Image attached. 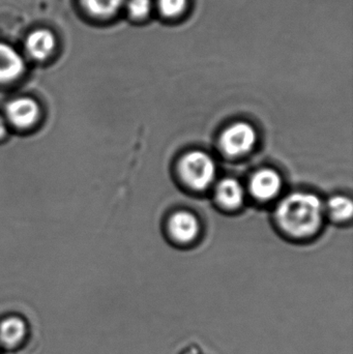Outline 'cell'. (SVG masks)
<instances>
[{
  "instance_id": "obj_1",
  "label": "cell",
  "mask_w": 353,
  "mask_h": 354,
  "mask_svg": "<svg viewBox=\"0 0 353 354\" xmlns=\"http://www.w3.org/2000/svg\"><path fill=\"white\" fill-rule=\"evenodd\" d=\"M323 214V202L317 196L296 193L281 202L277 209V220L288 234L306 237L318 230Z\"/></svg>"
},
{
  "instance_id": "obj_2",
  "label": "cell",
  "mask_w": 353,
  "mask_h": 354,
  "mask_svg": "<svg viewBox=\"0 0 353 354\" xmlns=\"http://www.w3.org/2000/svg\"><path fill=\"white\" fill-rule=\"evenodd\" d=\"M180 172L189 187L201 191L209 187L215 179V162L207 153L192 151L182 158Z\"/></svg>"
},
{
  "instance_id": "obj_14",
  "label": "cell",
  "mask_w": 353,
  "mask_h": 354,
  "mask_svg": "<svg viewBox=\"0 0 353 354\" xmlns=\"http://www.w3.org/2000/svg\"><path fill=\"white\" fill-rule=\"evenodd\" d=\"M151 6H153V0H128V14L132 18L141 20L149 16Z\"/></svg>"
},
{
  "instance_id": "obj_8",
  "label": "cell",
  "mask_w": 353,
  "mask_h": 354,
  "mask_svg": "<svg viewBox=\"0 0 353 354\" xmlns=\"http://www.w3.org/2000/svg\"><path fill=\"white\" fill-rule=\"evenodd\" d=\"M28 334L26 322L18 316H10L0 322V346L15 349L24 343Z\"/></svg>"
},
{
  "instance_id": "obj_13",
  "label": "cell",
  "mask_w": 353,
  "mask_h": 354,
  "mask_svg": "<svg viewBox=\"0 0 353 354\" xmlns=\"http://www.w3.org/2000/svg\"><path fill=\"white\" fill-rule=\"evenodd\" d=\"M188 6V0H158V8L162 15L173 18L184 12Z\"/></svg>"
},
{
  "instance_id": "obj_11",
  "label": "cell",
  "mask_w": 353,
  "mask_h": 354,
  "mask_svg": "<svg viewBox=\"0 0 353 354\" xmlns=\"http://www.w3.org/2000/svg\"><path fill=\"white\" fill-rule=\"evenodd\" d=\"M124 0H81L85 10L97 18H108L115 14Z\"/></svg>"
},
{
  "instance_id": "obj_6",
  "label": "cell",
  "mask_w": 353,
  "mask_h": 354,
  "mask_svg": "<svg viewBox=\"0 0 353 354\" xmlns=\"http://www.w3.org/2000/svg\"><path fill=\"white\" fill-rule=\"evenodd\" d=\"M55 47V35L49 29H35L25 39V49L35 60L47 59L53 53Z\"/></svg>"
},
{
  "instance_id": "obj_15",
  "label": "cell",
  "mask_w": 353,
  "mask_h": 354,
  "mask_svg": "<svg viewBox=\"0 0 353 354\" xmlns=\"http://www.w3.org/2000/svg\"><path fill=\"white\" fill-rule=\"evenodd\" d=\"M175 354H216L198 340H189L180 344Z\"/></svg>"
},
{
  "instance_id": "obj_3",
  "label": "cell",
  "mask_w": 353,
  "mask_h": 354,
  "mask_svg": "<svg viewBox=\"0 0 353 354\" xmlns=\"http://www.w3.org/2000/svg\"><path fill=\"white\" fill-rule=\"evenodd\" d=\"M256 142V132L246 122H238L226 129L220 139L224 153L231 157L250 153Z\"/></svg>"
},
{
  "instance_id": "obj_16",
  "label": "cell",
  "mask_w": 353,
  "mask_h": 354,
  "mask_svg": "<svg viewBox=\"0 0 353 354\" xmlns=\"http://www.w3.org/2000/svg\"><path fill=\"white\" fill-rule=\"evenodd\" d=\"M8 133V129H6V120L0 116V138H3Z\"/></svg>"
},
{
  "instance_id": "obj_7",
  "label": "cell",
  "mask_w": 353,
  "mask_h": 354,
  "mask_svg": "<svg viewBox=\"0 0 353 354\" xmlns=\"http://www.w3.org/2000/svg\"><path fill=\"white\" fill-rule=\"evenodd\" d=\"M281 185V177L277 172L269 169L260 170L251 179L250 191L257 199L267 201L277 196Z\"/></svg>"
},
{
  "instance_id": "obj_5",
  "label": "cell",
  "mask_w": 353,
  "mask_h": 354,
  "mask_svg": "<svg viewBox=\"0 0 353 354\" xmlns=\"http://www.w3.org/2000/svg\"><path fill=\"white\" fill-rule=\"evenodd\" d=\"M25 62L12 46L0 43V83H10L22 76Z\"/></svg>"
},
{
  "instance_id": "obj_12",
  "label": "cell",
  "mask_w": 353,
  "mask_h": 354,
  "mask_svg": "<svg viewBox=\"0 0 353 354\" xmlns=\"http://www.w3.org/2000/svg\"><path fill=\"white\" fill-rule=\"evenodd\" d=\"M330 212L333 218L338 221H344L352 216L353 206L352 200L344 196H336L329 202Z\"/></svg>"
},
{
  "instance_id": "obj_10",
  "label": "cell",
  "mask_w": 353,
  "mask_h": 354,
  "mask_svg": "<svg viewBox=\"0 0 353 354\" xmlns=\"http://www.w3.org/2000/svg\"><path fill=\"white\" fill-rule=\"evenodd\" d=\"M244 189L236 179H223L216 189V198L219 203L230 209L240 207L244 201Z\"/></svg>"
},
{
  "instance_id": "obj_9",
  "label": "cell",
  "mask_w": 353,
  "mask_h": 354,
  "mask_svg": "<svg viewBox=\"0 0 353 354\" xmlns=\"http://www.w3.org/2000/svg\"><path fill=\"white\" fill-rule=\"evenodd\" d=\"M169 230L176 241L180 243H190L198 234V220L190 212H176L170 218Z\"/></svg>"
},
{
  "instance_id": "obj_4",
  "label": "cell",
  "mask_w": 353,
  "mask_h": 354,
  "mask_svg": "<svg viewBox=\"0 0 353 354\" xmlns=\"http://www.w3.org/2000/svg\"><path fill=\"white\" fill-rule=\"evenodd\" d=\"M8 120L18 128H28L35 124L39 115L37 102L30 97H18L12 100L6 107Z\"/></svg>"
}]
</instances>
